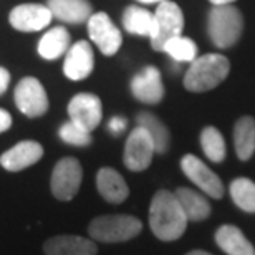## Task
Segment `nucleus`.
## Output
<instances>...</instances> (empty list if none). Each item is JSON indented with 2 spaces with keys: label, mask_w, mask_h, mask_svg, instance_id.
<instances>
[{
  "label": "nucleus",
  "mask_w": 255,
  "mask_h": 255,
  "mask_svg": "<svg viewBox=\"0 0 255 255\" xmlns=\"http://www.w3.org/2000/svg\"><path fill=\"white\" fill-rule=\"evenodd\" d=\"M187 222L189 221L174 192L161 189L152 196L149 206V227L159 241H177L186 232Z\"/></svg>",
  "instance_id": "f257e3e1"
},
{
  "label": "nucleus",
  "mask_w": 255,
  "mask_h": 255,
  "mask_svg": "<svg viewBox=\"0 0 255 255\" xmlns=\"http://www.w3.org/2000/svg\"><path fill=\"white\" fill-rule=\"evenodd\" d=\"M231 73V62L221 53L197 57L187 68L182 85L191 93H206L217 88Z\"/></svg>",
  "instance_id": "f03ea898"
},
{
  "label": "nucleus",
  "mask_w": 255,
  "mask_h": 255,
  "mask_svg": "<svg viewBox=\"0 0 255 255\" xmlns=\"http://www.w3.org/2000/svg\"><path fill=\"white\" fill-rule=\"evenodd\" d=\"M244 33V15L234 5H212L207 15V35L217 48L234 47Z\"/></svg>",
  "instance_id": "7ed1b4c3"
},
{
  "label": "nucleus",
  "mask_w": 255,
  "mask_h": 255,
  "mask_svg": "<svg viewBox=\"0 0 255 255\" xmlns=\"http://www.w3.org/2000/svg\"><path fill=\"white\" fill-rule=\"evenodd\" d=\"M142 231V222L137 217L126 216H100L88 226L90 237L96 242L116 244L134 239Z\"/></svg>",
  "instance_id": "20e7f679"
},
{
  "label": "nucleus",
  "mask_w": 255,
  "mask_h": 255,
  "mask_svg": "<svg viewBox=\"0 0 255 255\" xmlns=\"http://www.w3.org/2000/svg\"><path fill=\"white\" fill-rule=\"evenodd\" d=\"M182 30H184V13L179 5L171 0L159 3L154 12V27L149 37L151 47L156 52H162L164 45L171 38L182 35Z\"/></svg>",
  "instance_id": "39448f33"
},
{
  "label": "nucleus",
  "mask_w": 255,
  "mask_h": 255,
  "mask_svg": "<svg viewBox=\"0 0 255 255\" xmlns=\"http://www.w3.org/2000/svg\"><path fill=\"white\" fill-rule=\"evenodd\" d=\"M83 181V167L76 157H62L52 171L50 189L58 201L68 202L80 191Z\"/></svg>",
  "instance_id": "423d86ee"
},
{
  "label": "nucleus",
  "mask_w": 255,
  "mask_h": 255,
  "mask_svg": "<svg viewBox=\"0 0 255 255\" xmlns=\"http://www.w3.org/2000/svg\"><path fill=\"white\" fill-rule=\"evenodd\" d=\"M88 35L105 57H113L120 52L123 45V35L121 30L113 23L110 15L106 12H96L88 18Z\"/></svg>",
  "instance_id": "0eeeda50"
},
{
  "label": "nucleus",
  "mask_w": 255,
  "mask_h": 255,
  "mask_svg": "<svg viewBox=\"0 0 255 255\" xmlns=\"http://www.w3.org/2000/svg\"><path fill=\"white\" fill-rule=\"evenodd\" d=\"M15 105L20 113L28 118H40L48 110V96L45 86L33 76H25L15 86Z\"/></svg>",
  "instance_id": "6e6552de"
},
{
  "label": "nucleus",
  "mask_w": 255,
  "mask_h": 255,
  "mask_svg": "<svg viewBox=\"0 0 255 255\" xmlns=\"http://www.w3.org/2000/svg\"><path fill=\"white\" fill-rule=\"evenodd\" d=\"M156 154L154 142H152L151 136L147 134L144 128L136 126L134 129L129 132L125 144L123 152V162L125 166L132 172L146 171L151 166L152 156Z\"/></svg>",
  "instance_id": "1a4fd4ad"
},
{
  "label": "nucleus",
  "mask_w": 255,
  "mask_h": 255,
  "mask_svg": "<svg viewBox=\"0 0 255 255\" xmlns=\"http://www.w3.org/2000/svg\"><path fill=\"white\" fill-rule=\"evenodd\" d=\"M181 169L187 179L194 182V184H196L204 194H207L209 197L221 199L224 196V192H226V187H224V182L221 181V177H219L206 162L199 159L197 156H194V154L182 156Z\"/></svg>",
  "instance_id": "9d476101"
},
{
  "label": "nucleus",
  "mask_w": 255,
  "mask_h": 255,
  "mask_svg": "<svg viewBox=\"0 0 255 255\" xmlns=\"http://www.w3.org/2000/svg\"><path fill=\"white\" fill-rule=\"evenodd\" d=\"M70 121L85 128L86 131H93L98 128L103 118V105L101 100L93 93H78L68 103Z\"/></svg>",
  "instance_id": "9b49d317"
},
{
  "label": "nucleus",
  "mask_w": 255,
  "mask_h": 255,
  "mask_svg": "<svg viewBox=\"0 0 255 255\" xmlns=\"http://www.w3.org/2000/svg\"><path fill=\"white\" fill-rule=\"evenodd\" d=\"M53 20V15L47 5L42 3H22L10 10L8 22L12 28L18 32H40L48 27Z\"/></svg>",
  "instance_id": "f8f14e48"
},
{
  "label": "nucleus",
  "mask_w": 255,
  "mask_h": 255,
  "mask_svg": "<svg viewBox=\"0 0 255 255\" xmlns=\"http://www.w3.org/2000/svg\"><path fill=\"white\" fill-rule=\"evenodd\" d=\"M132 96L144 105H157L164 98V83H162L161 71L156 66H146L131 80Z\"/></svg>",
  "instance_id": "ddd939ff"
},
{
  "label": "nucleus",
  "mask_w": 255,
  "mask_h": 255,
  "mask_svg": "<svg viewBox=\"0 0 255 255\" xmlns=\"http://www.w3.org/2000/svg\"><path fill=\"white\" fill-rule=\"evenodd\" d=\"M95 53L90 42L80 40L73 43L65 55L63 75L71 81H81L93 73Z\"/></svg>",
  "instance_id": "4468645a"
},
{
  "label": "nucleus",
  "mask_w": 255,
  "mask_h": 255,
  "mask_svg": "<svg viewBox=\"0 0 255 255\" xmlns=\"http://www.w3.org/2000/svg\"><path fill=\"white\" fill-rule=\"evenodd\" d=\"M43 156V146L37 141H20L0 156V166L10 172H18L37 164Z\"/></svg>",
  "instance_id": "2eb2a0df"
},
{
  "label": "nucleus",
  "mask_w": 255,
  "mask_h": 255,
  "mask_svg": "<svg viewBox=\"0 0 255 255\" xmlns=\"http://www.w3.org/2000/svg\"><path fill=\"white\" fill-rule=\"evenodd\" d=\"M47 255H96L98 247L93 239L80 236H57L43 244Z\"/></svg>",
  "instance_id": "dca6fc26"
},
{
  "label": "nucleus",
  "mask_w": 255,
  "mask_h": 255,
  "mask_svg": "<svg viewBox=\"0 0 255 255\" xmlns=\"http://www.w3.org/2000/svg\"><path fill=\"white\" fill-rule=\"evenodd\" d=\"M96 187L100 196L110 204H121L129 196L125 177L113 167H101L96 174Z\"/></svg>",
  "instance_id": "f3484780"
},
{
  "label": "nucleus",
  "mask_w": 255,
  "mask_h": 255,
  "mask_svg": "<svg viewBox=\"0 0 255 255\" xmlns=\"http://www.w3.org/2000/svg\"><path fill=\"white\" fill-rule=\"evenodd\" d=\"M47 7L55 18L71 25L88 22L93 15V7L88 0H48Z\"/></svg>",
  "instance_id": "a211bd4d"
},
{
  "label": "nucleus",
  "mask_w": 255,
  "mask_h": 255,
  "mask_svg": "<svg viewBox=\"0 0 255 255\" xmlns=\"http://www.w3.org/2000/svg\"><path fill=\"white\" fill-rule=\"evenodd\" d=\"M216 244L227 255H255V249L244 232L236 226L226 224L216 232Z\"/></svg>",
  "instance_id": "6ab92c4d"
},
{
  "label": "nucleus",
  "mask_w": 255,
  "mask_h": 255,
  "mask_svg": "<svg viewBox=\"0 0 255 255\" xmlns=\"http://www.w3.org/2000/svg\"><path fill=\"white\" fill-rule=\"evenodd\" d=\"M71 47L70 32L65 27H53L40 38L37 52L43 60H57L66 55Z\"/></svg>",
  "instance_id": "aec40b11"
},
{
  "label": "nucleus",
  "mask_w": 255,
  "mask_h": 255,
  "mask_svg": "<svg viewBox=\"0 0 255 255\" xmlns=\"http://www.w3.org/2000/svg\"><path fill=\"white\" fill-rule=\"evenodd\" d=\"M174 196L179 201L187 221L201 222L211 216V204L201 192L194 191L191 187H177Z\"/></svg>",
  "instance_id": "412c9836"
},
{
  "label": "nucleus",
  "mask_w": 255,
  "mask_h": 255,
  "mask_svg": "<svg viewBox=\"0 0 255 255\" xmlns=\"http://www.w3.org/2000/svg\"><path fill=\"white\" fill-rule=\"evenodd\" d=\"M234 147L241 161H249L255 152V118L242 116L234 126Z\"/></svg>",
  "instance_id": "4be33fe9"
},
{
  "label": "nucleus",
  "mask_w": 255,
  "mask_h": 255,
  "mask_svg": "<svg viewBox=\"0 0 255 255\" xmlns=\"http://www.w3.org/2000/svg\"><path fill=\"white\" fill-rule=\"evenodd\" d=\"M136 123H137V126L144 128L147 131V134L151 136L157 154H164V152H167V149H169V146H171L169 128L162 123L156 115L149 113V111H141V113L136 116Z\"/></svg>",
  "instance_id": "5701e85b"
},
{
  "label": "nucleus",
  "mask_w": 255,
  "mask_h": 255,
  "mask_svg": "<svg viewBox=\"0 0 255 255\" xmlns=\"http://www.w3.org/2000/svg\"><path fill=\"white\" fill-rule=\"evenodd\" d=\"M123 27L128 33L149 38L154 27V12L137 5H129L123 12Z\"/></svg>",
  "instance_id": "b1692460"
},
{
  "label": "nucleus",
  "mask_w": 255,
  "mask_h": 255,
  "mask_svg": "<svg viewBox=\"0 0 255 255\" xmlns=\"http://www.w3.org/2000/svg\"><path fill=\"white\" fill-rule=\"evenodd\" d=\"M199 141H201V147L204 151V154L209 161L212 162H222L226 159L227 154V147H226V141H224L222 132L214 126H206L201 131V136H199Z\"/></svg>",
  "instance_id": "393cba45"
},
{
  "label": "nucleus",
  "mask_w": 255,
  "mask_h": 255,
  "mask_svg": "<svg viewBox=\"0 0 255 255\" xmlns=\"http://www.w3.org/2000/svg\"><path fill=\"white\" fill-rule=\"evenodd\" d=\"M234 204L244 212L255 214V182L249 177H237L229 186Z\"/></svg>",
  "instance_id": "a878e982"
},
{
  "label": "nucleus",
  "mask_w": 255,
  "mask_h": 255,
  "mask_svg": "<svg viewBox=\"0 0 255 255\" xmlns=\"http://www.w3.org/2000/svg\"><path fill=\"white\" fill-rule=\"evenodd\" d=\"M162 52L169 55L177 63H192L197 58V45L192 38L179 35L176 38H171L164 45Z\"/></svg>",
  "instance_id": "bb28decb"
},
{
  "label": "nucleus",
  "mask_w": 255,
  "mask_h": 255,
  "mask_svg": "<svg viewBox=\"0 0 255 255\" xmlns=\"http://www.w3.org/2000/svg\"><path fill=\"white\" fill-rule=\"evenodd\" d=\"M58 136L63 142H66V144L78 146V147L90 146L91 141H93L91 132L86 131L85 128H81L80 125L73 123V121H66V123L60 126Z\"/></svg>",
  "instance_id": "cd10ccee"
},
{
  "label": "nucleus",
  "mask_w": 255,
  "mask_h": 255,
  "mask_svg": "<svg viewBox=\"0 0 255 255\" xmlns=\"http://www.w3.org/2000/svg\"><path fill=\"white\" fill-rule=\"evenodd\" d=\"M125 128H126V120L120 118V116H115V118H111L110 125H108V129L113 132V134H120V132H123Z\"/></svg>",
  "instance_id": "c85d7f7f"
},
{
  "label": "nucleus",
  "mask_w": 255,
  "mask_h": 255,
  "mask_svg": "<svg viewBox=\"0 0 255 255\" xmlns=\"http://www.w3.org/2000/svg\"><path fill=\"white\" fill-rule=\"evenodd\" d=\"M10 85V71L3 66H0V96L8 90Z\"/></svg>",
  "instance_id": "c756f323"
},
{
  "label": "nucleus",
  "mask_w": 255,
  "mask_h": 255,
  "mask_svg": "<svg viewBox=\"0 0 255 255\" xmlns=\"http://www.w3.org/2000/svg\"><path fill=\"white\" fill-rule=\"evenodd\" d=\"M10 126H12V116H10L8 111L0 108V134L10 129Z\"/></svg>",
  "instance_id": "7c9ffc66"
},
{
  "label": "nucleus",
  "mask_w": 255,
  "mask_h": 255,
  "mask_svg": "<svg viewBox=\"0 0 255 255\" xmlns=\"http://www.w3.org/2000/svg\"><path fill=\"white\" fill-rule=\"evenodd\" d=\"M212 5H231V3H234L236 0H209Z\"/></svg>",
  "instance_id": "2f4dec72"
},
{
  "label": "nucleus",
  "mask_w": 255,
  "mask_h": 255,
  "mask_svg": "<svg viewBox=\"0 0 255 255\" xmlns=\"http://www.w3.org/2000/svg\"><path fill=\"white\" fill-rule=\"evenodd\" d=\"M137 2H141V3H162V2H166V0H137Z\"/></svg>",
  "instance_id": "473e14b6"
},
{
  "label": "nucleus",
  "mask_w": 255,
  "mask_h": 255,
  "mask_svg": "<svg viewBox=\"0 0 255 255\" xmlns=\"http://www.w3.org/2000/svg\"><path fill=\"white\" fill-rule=\"evenodd\" d=\"M186 255H212V254H209L206 251H191L189 254H186Z\"/></svg>",
  "instance_id": "72a5a7b5"
}]
</instances>
